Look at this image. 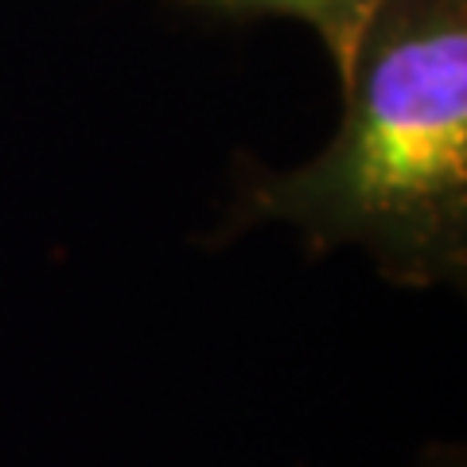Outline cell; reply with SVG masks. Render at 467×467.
Listing matches in <instances>:
<instances>
[{
  "label": "cell",
  "instance_id": "3",
  "mask_svg": "<svg viewBox=\"0 0 467 467\" xmlns=\"http://www.w3.org/2000/svg\"><path fill=\"white\" fill-rule=\"evenodd\" d=\"M425 467H463V463H460V451H451V448H436L432 456L425 460Z\"/></svg>",
  "mask_w": 467,
  "mask_h": 467
},
{
  "label": "cell",
  "instance_id": "1",
  "mask_svg": "<svg viewBox=\"0 0 467 467\" xmlns=\"http://www.w3.org/2000/svg\"><path fill=\"white\" fill-rule=\"evenodd\" d=\"M343 82V125L308 164L261 175L245 218L312 250L358 245L386 281L467 273V0H374Z\"/></svg>",
  "mask_w": 467,
  "mask_h": 467
},
{
  "label": "cell",
  "instance_id": "2",
  "mask_svg": "<svg viewBox=\"0 0 467 467\" xmlns=\"http://www.w3.org/2000/svg\"><path fill=\"white\" fill-rule=\"evenodd\" d=\"M195 5H214L226 12H276V16L308 24L324 39L335 70L343 75L374 0H195Z\"/></svg>",
  "mask_w": 467,
  "mask_h": 467
}]
</instances>
